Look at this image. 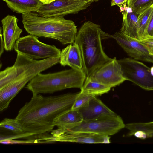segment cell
<instances>
[{
    "label": "cell",
    "mask_w": 153,
    "mask_h": 153,
    "mask_svg": "<svg viewBox=\"0 0 153 153\" xmlns=\"http://www.w3.org/2000/svg\"><path fill=\"white\" fill-rule=\"evenodd\" d=\"M79 92L49 96L33 95L15 118L25 131L32 135L52 131L55 120L71 109Z\"/></svg>",
    "instance_id": "obj_1"
},
{
    "label": "cell",
    "mask_w": 153,
    "mask_h": 153,
    "mask_svg": "<svg viewBox=\"0 0 153 153\" xmlns=\"http://www.w3.org/2000/svg\"><path fill=\"white\" fill-rule=\"evenodd\" d=\"M22 16L24 27L30 34L53 39L63 45L74 42L78 31L71 20L63 16L43 17L34 12L23 14Z\"/></svg>",
    "instance_id": "obj_2"
},
{
    "label": "cell",
    "mask_w": 153,
    "mask_h": 153,
    "mask_svg": "<svg viewBox=\"0 0 153 153\" xmlns=\"http://www.w3.org/2000/svg\"><path fill=\"white\" fill-rule=\"evenodd\" d=\"M103 32L99 25L90 21L85 22L78 31L74 42L79 48L86 77L112 59L102 48Z\"/></svg>",
    "instance_id": "obj_3"
},
{
    "label": "cell",
    "mask_w": 153,
    "mask_h": 153,
    "mask_svg": "<svg viewBox=\"0 0 153 153\" xmlns=\"http://www.w3.org/2000/svg\"><path fill=\"white\" fill-rule=\"evenodd\" d=\"M58 58L33 60L19 53L14 65L0 72V90L8 85L19 92L38 74L59 62Z\"/></svg>",
    "instance_id": "obj_4"
},
{
    "label": "cell",
    "mask_w": 153,
    "mask_h": 153,
    "mask_svg": "<svg viewBox=\"0 0 153 153\" xmlns=\"http://www.w3.org/2000/svg\"><path fill=\"white\" fill-rule=\"evenodd\" d=\"M86 78L84 71L72 68L45 74L40 73L28 82L26 88L33 95L52 93L71 88L81 90Z\"/></svg>",
    "instance_id": "obj_5"
},
{
    "label": "cell",
    "mask_w": 153,
    "mask_h": 153,
    "mask_svg": "<svg viewBox=\"0 0 153 153\" xmlns=\"http://www.w3.org/2000/svg\"><path fill=\"white\" fill-rule=\"evenodd\" d=\"M125 125L121 117L116 114L83 120L79 123L59 129L67 133L84 132L110 136L117 133L125 128Z\"/></svg>",
    "instance_id": "obj_6"
},
{
    "label": "cell",
    "mask_w": 153,
    "mask_h": 153,
    "mask_svg": "<svg viewBox=\"0 0 153 153\" xmlns=\"http://www.w3.org/2000/svg\"><path fill=\"white\" fill-rule=\"evenodd\" d=\"M38 37L31 34L20 37L15 43V51L35 60L59 58L61 51L59 49L54 45L42 42L39 40Z\"/></svg>",
    "instance_id": "obj_7"
},
{
    "label": "cell",
    "mask_w": 153,
    "mask_h": 153,
    "mask_svg": "<svg viewBox=\"0 0 153 153\" xmlns=\"http://www.w3.org/2000/svg\"><path fill=\"white\" fill-rule=\"evenodd\" d=\"M117 61L126 80L131 81L145 90L153 91V75L150 68L131 58H124Z\"/></svg>",
    "instance_id": "obj_8"
},
{
    "label": "cell",
    "mask_w": 153,
    "mask_h": 153,
    "mask_svg": "<svg viewBox=\"0 0 153 153\" xmlns=\"http://www.w3.org/2000/svg\"><path fill=\"white\" fill-rule=\"evenodd\" d=\"M94 1L84 0H56L43 4L36 13L43 17L63 16L77 13L86 9Z\"/></svg>",
    "instance_id": "obj_9"
},
{
    "label": "cell",
    "mask_w": 153,
    "mask_h": 153,
    "mask_svg": "<svg viewBox=\"0 0 153 153\" xmlns=\"http://www.w3.org/2000/svg\"><path fill=\"white\" fill-rule=\"evenodd\" d=\"M88 77L91 81L111 88L118 85L126 80L116 57L102 65Z\"/></svg>",
    "instance_id": "obj_10"
},
{
    "label": "cell",
    "mask_w": 153,
    "mask_h": 153,
    "mask_svg": "<svg viewBox=\"0 0 153 153\" xmlns=\"http://www.w3.org/2000/svg\"><path fill=\"white\" fill-rule=\"evenodd\" d=\"M108 36L109 38L114 39L131 58L153 63V56L138 40L130 37L120 31L112 35L108 34Z\"/></svg>",
    "instance_id": "obj_11"
},
{
    "label": "cell",
    "mask_w": 153,
    "mask_h": 153,
    "mask_svg": "<svg viewBox=\"0 0 153 153\" xmlns=\"http://www.w3.org/2000/svg\"><path fill=\"white\" fill-rule=\"evenodd\" d=\"M52 131L53 136L51 141L88 144L105 143L106 135L84 132L67 133L59 128Z\"/></svg>",
    "instance_id": "obj_12"
},
{
    "label": "cell",
    "mask_w": 153,
    "mask_h": 153,
    "mask_svg": "<svg viewBox=\"0 0 153 153\" xmlns=\"http://www.w3.org/2000/svg\"><path fill=\"white\" fill-rule=\"evenodd\" d=\"M18 19L14 16L8 15L1 21L4 49L12 50L16 41L20 38L22 31L17 24Z\"/></svg>",
    "instance_id": "obj_13"
},
{
    "label": "cell",
    "mask_w": 153,
    "mask_h": 153,
    "mask_svg": "<svg viewBox=\"0 0 153 153\" xmlns=\"http://www.w3.org/2000/svg\"><path fill=\"white\" fill-rule=\"evenodd\" d=\"M59 59V63L61 65H67L72 68L84 72L80 51L78 45L75 42L62 50Z\"/></svg>",
    "instance_id": "obj_14"
},
{
    "label": "cell",
    "mask_w": 153,
    "mask_h": 153,
    "mask_svg": "<svg viewBox=\"0 0 153 153\" xmlns=\"http://www.w3.org/2000/svg\"><path fill=\"white\" fill-rule=\"evenodd\" d=\"M83 120L95 119L99 117L116 114L96 96H92L88 104L79 110Z\"/></svg>",
    "instance_id": "obj_15"
},
{
    "label": "cell",
    "mask_w": 153,
    "mask_h": 153,
    "mask_svg": "<svg viewBox=\"0 0 153 153\" xmlns=\"http://www.w3.org/2000/svg\"><path fill=\"white\" fill-rule=\"evenodd\" d=\"M123 16L120 31L126 35L138 40L137 35L138 15L128 7L127 2L119 7Z\"/></svg>",
    "instance_id": "obj_16"
},
{
    "label": "cell",
    "mask_w": 153,
    "mask_h": 153,
    "mask_svg": "<svg viewBox=\"0 0 153 153\" xmlns=\"http://www.w3.org/2000/svg\"><path fill=\"white\" fill-rule=\"evenodd\" d=\"M13 12L23 14L36 12L43 3L40 0H2Z\"/></svg>",
    "instance_id": "obj_17"
},
{
    "label": "cell",
    "mask_w": 153,
    "mask_h": 153,
    "mask_svg": "<svg viewBox=\"0 0 153 153\" xmlns=\"http://www.w3.org/2000/svg\"><path fill=\"white\" fill-rule=\"evenodd\" d=\"M83 120L79 110L69 109L58 116L55 120L54 124L58 128H63L68 126L79 123Z\"/></svg>",
    "instance_id": "obj_18"
},
{
    "label": "cell",
    "mask_w": 153,
    "mask_h": 153,
    "mask_svg": "<svg viewBox=\"0 0 153 153\" xmlns=\"http://www.w3.org/2000/svg\"><path fill=\"white\" fill-rule=\"evenodd\" d=\"M153 13V5L145 9L137 16L138 40L145 39L148 25Z\"/></svg>",
    "instance_id": "obj_19"
},
{
    "label": "cell",
    "mask_w": 153,
    "mask_h": 153,
    "mask_svg": "<svg viewBox=\"0 0 153 153\" xmlns=\"http://www.w3.org/2000/svg\"><path fill=\"white\" fill-rule=\"evenodd\" d=\"M111 88L100 83L91 81L87 77L81 90V95H91L93 96L101 95L108 93Z\"/></svg>",
    "instance_id": "obj_20"
},
{
    "label": "cell",
    "mask_w": 153,
    "mask_h": 153,
    "mask_svg": "<svg viewBox=\"0 0 153 153\" xmlns=\"http://www.w3.org/2000/svg\"><path fill=\"white\" fill-rule=\"evenodd\" d=\"M1 128L9 130L16 135L31 134L26 132L20 124L15 119L5 118L0 123Z\"/></svg>",
    "instance_id": "obj_21"
},
{
    "label": "cell",
    "mask_w": 153,
    "mask_h": 153,
    "mask_svg": "<svg viewBox=\"0 0 153 153\" xmlns=\"http://www.w3.org/2000/svg\"><path fill=\"white\" fill-rule=\"evenodd\" d=\"M125 128L130 131L129 133L141 130L148 133L150 138L153 137V121L128 123L125 125Z\"/></svg>",
    "instance_id": "obj_22"
},
{
    "label": "cell",
    "mask_w": 153,
    "mask_h": 153,
    "mask_svg": "<svg viewBox=\"0 0 153 153\" xmlns=\"http://www.w3.org/2000/svg\"><path fill=\"white\" fill-rule=\"evenodd\" d=\"M127 5L138 15L143 10L153 5V0H127Z\"/></svg>",
    "instance_id": "obj_23"
},
{
    "label": "cell",
    "mask_w": 153,
    "mask_h": 153,
    "mask_svg": "<svg viewBox=\"0 0 153 153\" xmlns=\"http://www.w3.org/2000/svg\"><path fill=\"white\" fill-rule=\"evenodd\" d=\"M92 95H81L80 93L78 97L75 100L71 109L79 110L86 106L89 102Z\"/></svg>",
    "instance_id": "obj_24"
},
{
    "label": "cell",
    "mask_w": 153,
    "mask_h": 153,
    "mask_svg": "<svg viewBox=\"0 0 153 153\" xmlns=\"http://www.w3.org/2000/svg\"><path fill=\"white\" fill-rule=\"evenodd\" d=\"M139 40L147 48L150 54L153 56V37Z\"/></svg>",
    "instance_id": "obj_25"
},
{
    "label": "cell",
    "mask_w": 153,
    "mask_h": 153,
    "mask_svg": "<svg viewBox=\"0 0 153 153\" xmlns=\"http://www.w3.org/2000/svg\"><path fill=\"white\" fill-rule=\"evenodd\" d=\"M134 135L136 137L141 139H145L150 138L149 134L146 132L141 130H138L134 132L127 134V136Z\"/></svg>",
    "instance_id": "obj_26"
},
{
    "label": "cell",
    "mask_w": 153,
    "mask_h": 153,
    "mask_svg": "<svg viewBox=\"0 0 153 153\" xmlns=\"http://www.w3.org/2000/svg\"><path fill=\"white\" fill-rule=\"evenodd\" d=\"M149 37H153V13L148 25L145 39Z\"/></svg>",
    "instance_id": "obj_27"
},
{
    "label": "cell",
    "mask_w": 153,
    "mask_h": 153,
    "mask_svg": "<svg viewBox=\"0 0 153 153\" xmlns=\"http://www.w3.org/2000/svg\"><path fill=\"white\" fill-rule=\"evenodd\" d=\"M127 0H111V6L117 5L119 7L127 2Z\"/></svg>",
    "instance_id": "obj_28"
},
{
    "label": "cell",
    "mask_w": 153,
    "mask_h": 153,
    "mask_svg": "<svg viewBox=\"0 0 153 153\" xmlns=\"http://www.w3.org/2000/svg\"><path fill=\"white\" fill-rule=\"evenodd\" d=\"M2 30L1 27L0 28V56H1L3 53L4 51V42L3 38L2 37L3 35L2 34Z\"/></svg>",
    "instance_id": "obj_29"
},
{
    "label": "cell",
    "mask_w": 153,
    "mask_h": 153,
    "mask_svg": "<svg viewBox=\"0 0 153 153\" xmlns=\"http://www.w3.org/2000/svg\"><path fill=\"white\" fill-rule=\"evenodd\" d=\"M56 0H40L43 4H48Z\"/></svg>",
    "instance_id": "obj_30"
},
{
    "label": "cell",
    "mask_w": 153,
    "mask_h": 153,
    "mask_svg": "<svg viewBox=\"0 0 153 153\" xmlns=\"http://www.w3.org/2000/svg\"><path fill=\"white\" fill-rule=\"evenodd\" d=\"M150 68L151 73L153 75V66L151 67Z\"/></svg>",
    "instance_id": "obj_31"
},
{
    "label": "cell",
    "mask_w": 153,
    "mask_h": 153,
    "mask_svg": "<svg viewBox=\"0 0 153 153\" xmlns=\"http://www.w3.org/2000/svg\"><path fill=\"white\" fill-rule=\"evenodd\" d=\"M87 0V1H95L97 0Z\"/></svg>",
    "instance_id": "obj_32"
}]
</instances>
